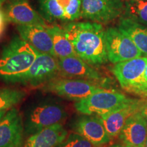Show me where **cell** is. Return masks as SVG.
<instances>
[{
	"instance_id": "obj_1",
	"label": "cell",
	"mask_w": 147,
	"mask_h": 147,
	"mask_svg": "<svg viewBox=\"0 0 147 147\" xmlns=\"http://www.w3.org/2000/svg\"><path fill=\"white\" fill-rule=\"evenodd\" d=\"M73 46L75 54L90 65L107 62L105 29L95 22H70L63 28Z\"/></svg>"
},
{
	"instance_id": "obj_2",
	"label": "cell",
	"mask_w": 147,
	"mask_h": 147,
	"mask_svg": "<svg viewBox=\"0 0 147 147\" xmlns=\"http://www.w3.org/2000/svg\"><path fill=\"white\" fill-rule=\"evenodd\" d=\"M38 54L21 37H14L0 53V80L6 83H17Z\"/></svg>"
},
{
	"instance_id": "obj_3",
	"label": "cell",
	"mask_w": 147,
	"mask_h": 147,
	"mask_svg": "<svg viewBox=\"0 0 147 147\" xmlns=\"http://www.w3.org/2000/svg\"><path fill=\"white\" fill-rule=\"evenodd\" d=\"M67 116L65 107L56 100H44L34 103L24 114L25 135L31 136L48 127L62 123Z\"/></svg>"
},
{
	"instance_id": "obj_4",
	"label": "cell",
	"mask_w": 147,
	"mask_h": 147,
	"mask_svg": "<svg viewBox=\"0 0 147 147\" xmlns=\"http://www.w3.org/2000/svg\"><path fill=\"white\" fill-rule=\"evenodd\" d=\"M131 99L114 90L103 89L74 104L79 113L100 116L113 111Z\"/></svg>"
},
{
	"instance_id": "obj_5",
	"label": "cell",
	"mask_w": 147,
	"mask_h": 147,
	"mask_svg": "<svg viewBox=\"0 0 147 147\" xmlns=\"http://www.w3.org/2000/svg\"><path fill=\"white\" fill-rule=\"evenodd\" d=\"M104 88L89 80L78 78H53L44 84L43 89L69 100L78 102Z\"/></svg>"
},
{
	"instance_id": "obj_6",
	"label": "cell",
	"mask_w": 147,
	"mask_h": 147,
	"mask_svg": "<svg viewBox=\"0 0 147 147\" xmlns=\"http://www.w3.org/2000/svg\"><path fill=\"white\" fill-rule=\"evenodd\" d=\"M146 63V57L132 59L115 63L112 71L125 91L140 95L144 87L143 76Z\"/></svg>"
},
{
	"instance_id": "obj_7",
	"label": "cell",
	"mask_w": 147,
	"mask_h": 147,
	"mask_svg": "<svg viewBox=\"0 0 147 147\" xmlns=\"http://www.w3.org/2000/svg\"><path fill=\"white\" fill-rule=\"evenodd\" d=\"M108 59L113 63L142 57V53L131 38L119 27H110L105 31Z\"/></svg>"
},
{
	"instance_id": "obj_8",
	"label": "cell",
	"mask_w": 147,
	"mask_h": 147,
	"mask_svg": "<svg viewBox=\"0 0 147 147\" xmlns=\"http://www.w3.org/2000/svg\"><path fill=\"white\" fill-rule=\"evenodd\" d=\"M58 74V59L53 55L39 53L28 70L20 77L17 83L38 87L55 78Z\"/></svg>"
},
{
	"instance_id": "obj_9",
	"label": "cell",
	"mask_w": 147,
	"mask_h": 147,
	"mask_svg": "<svg viewBox=\"0 0 147 147\" xmlns=\"http://www.w3.org/2000/svg\"><path fill=\"white\" fill-rule=\"evenodd\" d=\"M124 10L122 0H81L80 18L108 23L119 18Z\"/></svg>"
},
{
	"instance_id": "obj_10",
	"label": "cell",
	"mask_w": 147,
	"mask_h": 147,
	"mask_svg": "<svg viewBox=\"0 0 147 147\" xmlns=\"http://www.w3.org/2000/svg\"><path fill=\"white\" fill-rule=\"evenodd\" d=\"M42 16L49 22H74L80 18L81 0H39Z\"/></svg>"
},
{
	"instance_id": "obj_11",
	"label": "cell",
	"mask_w": 147,
	"mask_h": 147,
	"mask_svg": "<svg viewBox=\"0 0 147 147\" xmlns=\"http://www.w3.org/2000/svg\"><path fill=\"white\" fill-rule=\"evenodd\" d=\"M24 125L21 115L10 108L0 121V147H23Z\"/></svg>"
},
{
	"instance_id": "obj_12",
	"label": "cell",
	"mask_w": 147,
	"mask_h": 147,
	"mask_svg": "<svg viewBox=\"0 0 147 147\" xmlns=\"http://www.w3.org/2000/svg\"><path fill=\"white\" fill-rule=\"evenodd\" d=\"M75 133L82 136L97 147L104 146L111 140L105 127L97 115H84L74 121Z\"/></svg>"
},
{
	"instance_id": "obj_13",
	"label": "cell",
	"mask_w": 147,
	"mask_h": 147,
	"mask_svg": "<svg viewBox=\"0 0 147 147\" xmlns=\"http://www.w3.org/2000/svg\"><path fill=\"white\" fill-rule=\"evenodd\" d=\"M5 20L17 25L48 27L44 18L31 6L27 0H8L4 8Z\"/></svg>"
},
{
	"instance_id": "obj_14",
	"label": "cell",
	"mask_w": 147,
	"mask_h": 147,
	"mask_svg": "<svg viewBox=\"0 0 147 147\" xmlns=\"http://www.w3.org/2000/svg\"><path fill=\"white\" fill-rule=\"evenodd\" d=\"M142 101L131 99L117 109L99 116L111 138L119 136L127 119L139 111Z\"/></svg>"
},
{
	"instance_id": "obj_15",
	"label": "cell",
	"mask_w": 147,
	"mask_h": 147,
	"mask_svg": "<svg viewBox=\"0 0 147 147\" xmlns=\"http://www.w3.org/2000/svg\"><path fill=\"white\" fill-rule=\"evenodd\" d=\"M59 74L68 78H78L92 82L102 81V74L76 55L59 59Z\"/></svg>"
},
{
	"instance_id": "obj_16",
	"label": "cell",
	"mask_w": 147,
	"mask_h": 147,
	"mask_svg": "<svg viewBox=\"0 0 147 147\" xmlns=\"http://www.w3.org/2000/svg\"><path fill=\"white\" fill-rule=\"evenodd\" d=\"M47 27L34 25H17L16 29L22 39L29 43L38 53L56 57L52 38Z\"/></svg>"
},
{
	"instance_id": "obj_17",
	"label": "cell",
	"mask_w": 147,
	"mask_h": 147,
	"mask_svg": "<svg viewBox=\"0 0 147 147\" xmlns=\"http://www.w3.org/2000/svg\"><path fill=\"white\" fill-rule=\"evenodd\" d=\"M147 137V120L138 111L126 121L119 135L121 142L135 147H144Z\"/></svg>"
},
{
	"instance_id": "obj_18",
	"label": "cell",
	"mask_w": 147,
	"mask_h": 147,
	"mask_svg": "<svg viewBox=\"0 0 147 147\" xmlns=\"http://www.w3.org/2000/svg\"><path fill=\"white\" fill-rule=\"evenodd\" d=\"M67 135L62 123L55 124L29 136L23 147H56Z\"/></svg>"
},
{
	"instance_id": "obj_19",
	"label": "cell",
	"mask_w": 147,
	"mask_h": 147,
	"mask_svg": "<svg viewBox=\"0 0 147 147\" xmlns=\"http://www.w3.org/2000/svg\"><path fill=\"white\" fill-rule=\"evenodd\" d=\"M118 27L131 38L142 55L147 57V27L129 17L121 18Z\"/></svg>"
},
{
	"instance_id": "obj_20",
	"label": "cell",
	"mask_w": 147,
	"mask_h": 147,
	"mask_svg": "<svg viewBox=\"0 0 147 147\" xmlns=\"http://www.w3.org/2000/svg\"><path fill=\"white\" fill-rule=\"evenodd\" d=\"M47 29L52 38L54 52L58 59L76 55L73 46L66 36L63 29L57 25L48 26Z\"/></svg>"
},
{
	"instance_id": "obj_21",
	"label": "cell",
	"mask_w": 147,
	"mask_h": 147,
	"mask_svg": "<svg viewBox=\"0 0 147 147\" xmlns=\"http://www.w3.org/2000/svg\"><path fill=\"white\" fill-rule=\"evenodd\" d=\"M25 92L10 88H0V110H8L21 102Z\"/></svg>"
},
{
	"instance_id": "obj_22",
	"label": "cell",
	"mask_w": 147,
	"mask_h": 147,
	"mask_svg": "<svg viewBox=\"0 0 147 147\" xmlns=\"http://www.w3.org/2000/svg\"><path fill=\"white\" fill-rule=\"evenodd\" d=\"M129 18L147 25V0H131L127 5Z\"/></svg>"
},
{
	"instance_id": "obj_23",
	"label": "cell",
	"mask_w": 147,
	"mask_h": 147,
	"mask_svg": "<svg viewBox=\"0 0 147 147\" xmlns=\"http://www.w3.org/2000/svg\"><path fill=\"white\" fill-rule=\"evenodd\" d=\"M56 147H97L77 133H71Z\"/></svg>"
},
{
	"instance_id": "obj_24",
	"label": "cell",
	"mask_w": 147,
	"mask_h": 147,
	"mask_svg": "<svg viewBox=\"0 0 147 147\" xmlns=\"http://www.w3.org/2000/svg\"><path fill=\"white\" fill-rule=\"evenodd\" d=\"M139 112L144 116V117L147 120V100H142L140 107Z\"/></svg>"
},
{
	"instance_id": "obj_25",
	"label": "cell",
	"mask_w": 147,
	"mask_h": 147,
	"mask_svg": "<svg viewBox=\"0 0 147 147\" xmlns=\"http://www.w3.org/2000/svg\"><path fill=\"white\" fill-rule=\"evenodd\" d=\"M5 21H6V20H5L4 14L2 11L0 10V35L2 34L3 29H4Z\"/></svg>"
},
{
	"instance_id": "obj_26",
	"label": "cell",
	"mask_w": 147,
	"mask_h": 147,
	"mask_svg": "<svg viewBox=\"0 0 147 147\" xmlns=\"http://www.w3.org/2000/svg\"><path fill=\"white\" fill-rule=\"evenodd\" d=\"M143 80H144V89H142V92H141L140 95V96H141V95H142L143 91H144V89L145 88L147 87V63H146V67H145V69H144V76H143Z\"/></svg>"
},
{
	"instance_id": "obj_27",
	"label": "cell",
	"mask_w": 147,
	"mask_h": 147,
	"mask_svg": "<svg viewBox=\"0 0 147 147\" xmlns=\"http://www.w3.org/2000/svg\"><path fill=\"white\" fill-rule=\"evenodd\" d=\"M110 147H135V146H131V145L126 144H124V143L121 142V143H117V144H114L113 145H111Z\"/></svg>"
},
{
	"instance_id": "obj_28",
	"label": "cell",
	"mask_w": 147,
	"mask_h": 147,
	"mask_svg": "<svg viewBox=\"0 0 147 147\" xmlns=\"http://www.w3.org/2000/svg\"><path fill=\"white\" fill-rule=\"evenodd\" d=\"M7 111H8V110H0V121L2 119L3 117H4V115H5V113H7Z\"/></svg>"
},
{
	"instance_id": "obj_29",
	"label": "cell",
	"mask_w": 147,
	"mask_h": 147,
	"mask_svg": "<svg viewBox=\"0 0 147 147\" xmlns=\"http://www.w3.org/2000/svg\"><path fill=\"white\" fill-rule=\"evenodd\" d=\"M141 96L147 97V87L145 88V89H144V91H143L142 95H141Z\"/></svg>"
},
{
	"instance_id": "obj_30",
	"label": "cell",
	"mask_w": 147,
	"mask_h": 147,
	"mask_svg": "<svg viewBox=\"0 0 147 147\" xmlns=\"http://www.w3.org/2000/svg\"><path fill=\"white\" fill-rule=\"evenodd\" d=\"M5 1H6V0H0V7L5 3Z\"/></svg>"
},
{
	"instance_id": "obj_31",
	"label": "cell",
	"mask_w": 147,
	"mask_h": 147,
	"mask_svg": "<svg viewBox=\"0 0 147 147\" xmlns=\"http://www.w3.org/2000/svg\"><path fill=\"white\" fill-rule=\"evenodd\" d=\"M144 147H147V137H146V142H145Z\"/></svg>"
},
{
	"instance_id": "obj_32",
	"label": "cell",
	"mask_w": 147,
	"mask_h": 147,
	"mask_svg": "<svg viewBox=\"0 0 147 147\" xmlns=\"http://www.w3.org/2000/svg\"><path fill=\"white\" fill-rule=\"evenodd\" d=\"M136 1H140V0H136Z\"/></svg>"
}]
</instances>
